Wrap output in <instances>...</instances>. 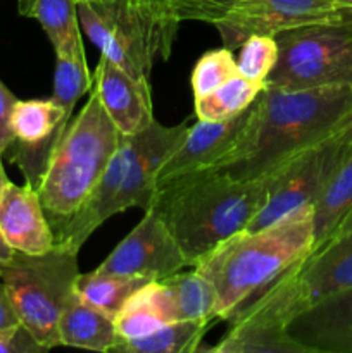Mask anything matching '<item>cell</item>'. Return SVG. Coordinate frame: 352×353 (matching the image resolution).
I'll use <instances>...</instances> for the list:
<instances>
[{
	"instance_id": "cell-30",
	"label": "cell",
	"mask_w": 352,
	"mask_h": 353,
	"mask_svg": "<svg viewBox=\"0 0 352 353\" xmlns=\"http://www.w3.org/2000/svg\"><path fill=\"white\" fill-rule=\"evenodd\" d=\"M48 352L43 345L38 343L37 338L23 326H16L0 330V353H43Z\"/></svg>"
},
{
	"instance_id": "cell-4",
	"label": "cell",
	"mask_w": 352,
	"mask_h": 353,
	"mask_svg": "<svg viewBox=\"0 0 352 353\" xmlns=\"http://www.w3.org/2000/svg\"><path fill=\"white\" fill-rule=\"evenodd\" d=\"M119 143L121 133L104 110L99 95L90 90L88 100L69 121L37 186L52 228L83 205Z\"/></svg>"
},
{
	"instance_id": "cell-11",
	"label": "cell",
	"mask_w": 352,
	"mask_h": 353,
	"mask_svg": "<svg viewBox=\"0 0 352 353\" xmlns=\"http://www.w3.org/2000/svg\"><path fill=\"white\" fill-rule=\"evenodd\" d=\"M71 117L72 112L54 99L17 100L14 105L12 141L7 150H10V162L23 171L26 183L35 190Z\"/></svg>"
},
{
	"instance_id": "cell-5",
	"label": "cell",
	"mask_w": 352,
	"mask_h": 353,
	"mask_svg": "<svg viewBox=\"0 0 352 353\" xmlns=\"http://www.w3.org/2000/svg\"><path fill=\"white\" fill-rule=\"evenodd\" d=\"M79 26L100 55L138 79L155 59H169L179 21L161 0H81Z\"/></svg>"
},
{
	"instance_id": "cell-12",
	"label": "cell",
	"mask_w": 352,
	"mask_h": 353,
	"mask_svg": "<svg viewBox=\"0 0 352 353\" xmlns=\"http://www.w3.org/2000/svg\"><path fill=\"white\" fill-rule=\"evenodd\" d=\"M188 268L185 254L161 217L147 209L140 223L97 269L114 274L164 279Z\"/></svg>"
},
{
	"instance_id": "cell-8",
	"label": "cell",
	"mask_w": 352,
	"mask_h": 353,
	"mask_svg": "<svg viewBox=\"0 0 352 353\" xmlns=\"http://www.w3.org/2000/svg\"><path fill=\"white\" fill-rule=\"evenodd\" d=\"M351 152V145L344 143L333 133L286 159L266 176L268 195L245 230H261L295 210L314 205Z\"/></svg>"
},
{
	"instance_id": "cell-27",
	"label": "cell",
	"mask_w": 352,
	"mask_h": 353,
	"mask_svg": "<svg viewBox=\"0 0 352 353\" xmlns=\"http://www.w3.org/2000/svg\"><path fill=\"white\" fill-rule=\"evenodd\" d=\"M238 74L237 59L233 50L223 47L216 50H209L197 61L192 72V90L193 99H200L209 95L211 92Z\"/></svg>"
},
{
	"instance_id": "cell-23",
	"label": "cell",
	"mask_w": 352,
	"mask_h": 353,
	"mask_svg": "<svg viewBox=\"0 0 352 353\" xmlns=\"http://www.w3.org/2000/svg\"><path fill=\"white\" fill-rule=\"evenodd\" d=\"M175 300L179 321H206L216 319V292L206 276L197 269L179 271L162 279Z\"/></svg>"
},
{
	"instance_id": "cell-37",
	"label": "cell",
	"mask_w": 352,
	"mask_h": 353,
	"mask_svg": "<svg viewBox=\"0 0 352 353\" xmlns=\"http://www.w3.org/2000/svg\"><path fill=\"white\" fill-rule=\"evenodd\" d=\"M347 231H352V209H351V212L347 214V217L342 221V224H340V228L337 230V233H347Z\"/></svg>"
},
{
	"instance_id": "cell-33",
	"label": "cell",
	"mask_w": 352,
	"mask_h": 353,
	"mask_svg": "<svg viewBox=\"0 0 352 353\" xmlns=\"http://www.w3.org/2000/svg\"><path fill=\"white\" fill-rule=\"evenodd\" d=\"M335 134H337V137L340 138L344 143L351 145L352 147V109H351V112L345 116V119L342 121V124L338 126V130L335 131Z\"/></svg>"
},
{
	"instance_id": "cell-1",
	"label": "cell",
	"mask_w": 352,
	"mask_h": 353,
	"mask_svg": "<svg viewBox=\"0 0 352 353\" xmlns=\"http://www.w3.org/2000/svg\"><path fill=\"white\" fill-rule=\"evenodd\" d=\"M352 109V86H262L237 143L213 168L238 179L271 174L302 148L331 137Z\"/></svg>"
},
{
	"instance_id": "cell-7",
	"label": "cell",
	"mask_w": 352,
	"mask_h": 353,
	"mask_svg": "<svg viewBox=\"0 0 352 353\" xmlns=\"http://www.w3.org/2000/svg\"><path fill=\"white\" fill-rule=\"evenodd\" d=\"M275 40L278 61L264 85L282 90L352 86V30L340 21L292 28Z\"/></svg>"
},
{
	"instance_id": "cell-2",
	"label": "cell",
	"mask_w": 352,
	"mask_h": 353,
	"mask_svg": "<svg viewBox=\"0 0 352 353\" xmlns=\"http://www.w3.org/2000/svg\"><path fill=\"white\" fill-rule=\"evenodd\" d=\"M266 195V178L238 179L199 169L155 186L148 209L161 217L193 268L217 243L245 230Z\"/></svg>"
},
{
	"instance_id": "cell-18",
	"label": "cell",
	"mask_w": 352,
	"mask_h": 353,
	"mask_svg": "<svg viewBox=\"0 0 352 353\" xmlns=\"http://www.w3.org/2000/svg\"><path fill=\"white\" fill-rule=\"evenodd\" d=\"M176 321L179 319L175 300L162 279H154L138 288L114 317L121 343L148 336Z\"/></svg>"
},
{
	"instance_id": "cell-36",
	"label": "cell",
	"mask_w": 352,
	"mask_h": 353,
	"mask_svg": "<svg viewBox=\"0 0 352 353\" xmlns=\"http://www.w3.org/2000/svg\"><path fill=\"white\" fill-rule=\"evenodd\" d=\"M9 178H7L6 174V169H3V164H2V154H0V199H2V193L3 190H6V186L9 185Z\"/></svg>"
},
{
	"instance_id": "cell-14",
	"label": "cell",
	"mask_w": 352,
	"mask_h": 353,
	"mask_svg": "<svg viewBox=\"0 0 352 353\" xmlns=\"http://www.w3.org/2000/svg\"><path fill=\"white\" fill-rule=\"evenodd\" d=\"M92 90L121 134H135L154 123L150 83L128 74L100 55Z\"/></svg>"
},
{
	"instance_id": "cell-19",
	"label": "cell",
	"mask_w": 352,
	"mask_h": 353,
	"mask_svg": "<svg viewBox=\"0 0 352 353\" xmlns=\"http://www.w3.org/2000/svg\"><path fill=\"white\" fill-rule=\"evenodd\" d=\"M61 347L83 348L93 352H116L121 343L113 317L100 312L76 290L69 295L59 319Z\"/></svg>"
},
{
	"instance_id": "cell-34",
	"label": "cell",
	"mask_w": 352,
	"mask_h": 353,
	"mask_svg": "<svg viewBox=\"0 0 352 353\" xmlns=\"http://www.w3.org/2000/svg\"><path fill=\"white\" fill-rule=\"evenodd\" d=\"M12 254H14L12 247L7 243L6 238H3V234H2V231H0V269H2L3 265H6V262L12 257Z\"/></svg>"
},
{
	"instance_id": "cell-21",
	"label": "cell",
	"mask_w": 352,
	"mask_h": 353,
	"mask_svg": "<svg viewBox=\"0 0 352 353\" xmlns=\"http://www.w3.org/2000/svg\"><path fill=\"white\" fill-rule=\"evenodd\" d=\"M30 17L43 28L55 55H85L76 0H35Z\"/></svg>"
},
{
	"instance_id": "cell-20",
	"label": "cell",
	"mask_w": 352,
	"mask_h": 353,
	"mask_svg": "<svg viewBox=\"0 0 352 353\" xmlns=\"http://www.w3.org/2000/svg\"><path fill=\"white\" fill-rule=\"evenodd\" d=\"M352 209V152L344 164L337 169L326 188L313 205V228L314 245L321 243L333 236L340 228L342 221L347 217Z\"/></svg>"
},
{
	"instance_id": "cell-10",
	"label": "cell",
	"mask_w": 352,
	"mask_h": 353,
	"mask_svg": "<svg viewBox=\"0 0 352 353\" xmlns=\"http://www.w3.org/2000/svg\"><path fill=\"white\" fill-rule=\"evenodd\" d=\"M188 128V121H183L176 126H162L154 121L150 126L138 133L121 134L124 169L119 192L114 202V212H124L131 207L148 209L154 195L155 176L166 159L186 137Z\"/></svg>"
},
{
	"instance_id": "cell-31",
	"label": "cell",
	"mask_w": 352,
	"mask_h": 353,
	"mask_svg": "<svg viewBox=\"0 0 352 353\" xmlns=\"http://www.w3.org/2000/svg\"><path fill=\"white\" fill-rule=\"evenodd\" d=\"M17 99L9 88L0 81V154L9 148L12 141V130H10V116Z\"/></svg>"
},
{
	"instance_id": "cell-29",
	"label": "cell",
	"mask_w": 352,
	"mask_h": 353,
	"mask_svg": "<svg viewBox=\"0 0 352 353\" xmlns=\"http://www.w3.org/2000/svg\"><path fill=\"white\" fill-rule=\"evenodd\" d=\"M161 2L171 10L179 23L200 21V23L214 24L242 0H161Z\"/></svg>"
},
{
	"instance_id": "cell-32",
	"label": "cell",
	"mask_w": 352,
	"mask_h": 353,
	"mask_svg": "<svg viewBox=\"0 0 352 353\" xmlns=\"http://www.w3.org/2000/svg\"><path fill=\"white\" fill-rule=\"evenodd\" d=\"M21 324L19 317H17L16 309H14L12 302H10V296L7 293L6 285L0 279V330H6V327L16 326Z\"/></svg>"
},
{
	"instance_id": "cell-13",
	"label": "cell",
	"mask_w": 352,
	"mask_h": 353,
	"mask_svg": "<svg viewBox=\"0 0 352 353\" xmlns=\"http://www.w3.org/2000/svg\"><path fill=\"white\" fill-rule=\"evenodd\" d=\"M251 107L238 116L226 121H202L188 128L182 143L164 161L155 176V186L168 183L186 172L209 169L228 154L240 138ZM154 186V188H155Z\"/></svg>"
},
{
	"instance_id": "cell-15",
	"label": "cell",
	"mask_w": 352,
	"mask_h": 353,
	"mask_svg": "<svg viewBox=\"0 0 352 353\" xmlns=\"http://www.w3.org/2000/svg\"><path fill=\"white\" fill-rule=\"evenodd\" d=\"M286 334L307 353H352V288L304 310Z\"/></svg>"
},
{
	"instance_id": "cell-25",
	"label": "cell",
	"mask_w": 352,
	"mask_h": 353,
	"mask_svg": "<svg viewBox=\"0 0 352 353\" xmlns=\"http://www.w3.org/2000/svg\"><path fill=\"white\" fill-rule=\"evenodd\" d=\"M211 323L206 321H176L148 336L121 343L119 353H193L202 345Z\"/></svg>"
},
{
	"instance_id": "cell-24",
	"label": "cell",
	"mask_w": 352,
	"mask_h": 353,
	"mask_svg": "<svg viewBox=\"0 0 352 353\" xmlns=\"http://www.w3.org/2000/svg\"><path fill=\"white\" fill-rule=\"evenodd\" d=\"M264 83L252 81L235 74L209 95L195 99V114L202 121H226L238 116L252 105Z\"/></svg>"
},
{
	"instance_id": "cell-16",
	"label": "cell",
	"mask_w": 352,
	"mask_h": 353,
	"mask_svg": "<svg viewBox=\"0 0 352 353\" xmlns=\"http://www.w3.org/2000/svg\"><path fill=\"white\" fill-rule=\"evenodd\" d=\"M0 231L14 252L43 254L55 245L38 192L31 185L6 186L0 199Z\"/></svg>"
},
{
	"instance_id": "cell-17",
	"label": "cell",
	"mask_w": 352,
	"mask_h": 353,
	"mask_svg": "<svg viewBox=\"0 0 352 353\" xmlns=\"http://www.w3.org/2000/svg\"><path fill=\"white\" fill-rule=\"evenodd\" d=\"M123 169L124 155L119 143V148L110 159L102 178L99 179L88 199L83 202V205L75 214H71L52 228L55 234V243L81 248L83 243L92 236L93 231L116 214L114 212V202H116L117 192H119Z\"/></svg>"
},
{
	"instance_id": "cell-38",
	"label": "cell",
	"mask_w": 352,
	"mask_h": 353,
	"mask_svg": "<svg viewBox=\"0 0 352 353\" xmlns=\"http://www.w3.org/2000/svg\"><path fill=\"white\" fill-rule=\"evenodd\" d=\"M76 2H81V0H76Z\"/></svg>"
},
{
	"instance_id": "cell-22",
	"label": "cell",
	"mask_w": 352,
	"mask_h": 353,
	"mask_svg": "<svg viewBox=\"0 0 352 353\" xmlns=\"http://www.w3.org/2000/svg\"><path fill=\"white\" fill-rule=\"evenodd\" d=\"M154 281L144 276L114 274L95 269L92 272H79L75 290L83 300L109 317H116L131 295L147 283Z\"/></svg>"
},
{
	"instance_id": "cell-28",
	"label": "cell",
	"mask_w": 352,
	"mask_h": 353,
	"mask_svg": "<svg viewBox=\"0 0 352 353\" xmlns=\"http://www.w3.org/2000/svg\"><path fill=\"white\" fill-rule=\"evenodd\" d=\"M278 61V45L275 37L254 34L240 45L237 59L238 74L252 81L264 83Z\"/></svg>"
},
{
	"instance_id": "cell-3",
	"label": "cell",
	"mask_w": 352,
	"mask_h": 353,
	"mask_svg": "<svg viewBox=\"0 0 352 353\" xmlns=\"http://www.w3.org/2000/svg\"><path fill=\"white\" fill-rule=\"evenodd\" d=\"M313 245V205L261 230H242L217 243L193 265L214 286L216 319L226 321L248 296L309 254Z\"/></svg>"
},
{
	"instance_id": "cell-35",
	"label": "cell",
	"mask_w": 352,
	"mask_h": 353,
	"mask_svg": "<svg viewBox=\"0 0 352 353\" xmlns=\"http://www.w3.org/2000/svg\"><path fill=\"white\" fill-rule=\"evenodd\" d=\"M35 6V0H17V10H19L21 16H31V9Z\"/></svg>"
},
{
	"instance_id": "cell-6",
	"label": "cell",
	"mask_w": 352,
	"mask_h": 353,
	"mask_svg": "<svg viewBox=\"0 0 352 353\" xmlns=\"http://www.w3.org/2000/svg\"><path fill=\"white\" fill-rule=\"evenodd\" d=\"M79 248L55 243L43 254L14 252L0 269L21 324L45 348L61 347L59 319L79 276Z\"/></svg>"
},
{
	"instance_id": "cell-26",
	"label": "cell",
	"mask_w": 352,
	"mask_h": 353,
	"mask_svg": "<svg viewBox=\"0 0 352 353\" xmlns=\"http://www.w3.org/2000/svg\"><path fill=\"white\" fill-rule=\"evenodd\" d=\"M54 95L52 99L61 103L66 110L72 112L78 100L92 90V76L86 65L85 55L66 57L55 55Z\"/></svg>"
},
{
	"instance_id": "cell-9",
	"label": "cell",
	"mask_w": 352,
	"mask_h": 353,
	"mask_svg": "<svg viewBox=\"0 0 352 353\" xmlns=\"http://www.w3.org/2000/svg\"><path fill=\"white\" fill-rule=\"evenodd\" d=\"M338 21L335 0H242L213 24L223 47L238 50L254 34L276 37L306 24Z\"/></svg>"
}]
</instances>
